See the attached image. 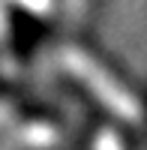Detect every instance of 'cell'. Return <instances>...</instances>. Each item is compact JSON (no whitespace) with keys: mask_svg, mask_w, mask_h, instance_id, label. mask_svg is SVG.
<instances>
[{"mask_svg":"<svg viewBox=\"0 0 147 150\" xmlns=\"http://www.w3.org/2000/svg\"><path fill=\"white\" fill-rule=\"evenodd\" d=\"M93 150H123V147H120L117 135H111V132H102L99 138H96V147H93Z\"/></svg>","mask_w":147,"mask_h":150,"instance_id":"obj_2","label":"cell"},{"mask_svg":"<svg viewBox=\"0 0 147 150\" xmlns=\"http://www.w3.org/2000/svg\"><path fill=\"white\" fill-rule=\"evenodd\" d=\"M60 60H63V66L75 75V78L87 87V90L99 99L114 117L126 120V123H138V120H141V105H138V99L132 96L126 87H120L93 57H87L84 51H78V48H66V51L60 54Z\"/></svg>","mask_w":147,"mask_h":150,"instance_id":"obj_1","label":"cell"}]
</instances>
